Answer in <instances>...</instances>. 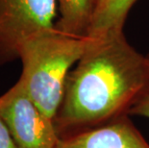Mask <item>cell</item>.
Listing matches in <instances>:
<instances>
[{"mask_svg":"<svg viewBox=\"0 0 149 148\" xmlns=\"http://www.w3.org/2000/svg\"><path fill=\"white\" fill-rule=\"evenodd\" d=\"M88 38L84 54L66 77L54 118L61 138L129 115L149 91V56L130 44L123 30Z\"/></svg>","mask_w":149,"mask_h":148,"instance_id":"obj_1","label":"cell"},{"mask_svg":"<svg viewBox=\"0 0 149 148\" xmlns=\"http://www.w3.org/2000/svg\"><path fill=\"white\" fill-rule=\"evenodd\" d=\"M57 18V0H0V65L18 59L20 46L53 30Z\"/></svg>","mask_w":149,"mask_h":148,"instance_id":"obj_3","label":"cell"},{"mask_svg":"<svg viewBox=\"0 0 149 148\" xmlns=\"http://www.w3.org/2000/svg\"><path fill=\"white\" fill-rule=\"evenodd\" d=\"M129 115H137L149 119V91L132 107L129 111Z\"/></svg>","mask_w":149,"mask_h":148,"instance_id":"obj_8","label":"cell"},{"mask_svg":"<svg viewBox=\"0 0 149 148\" xmlns=\"http://www.w3.org/2000/svg\"><path fill=\"white\" fill-rule=\"evenodd\" d=\"M104 2H105V0H102V3H101V7H102V6H103ZM101 7H100V9H101ZM99 11H100V10H99Z\"/></svg>","mask_w":149,"mask_h":148,"instance_id":"obj_10","label":"cell"},{"mask_svg":"<svg viewBox=\"0 0 149 148\" xmlns=\"http://www.w3.org/2000/svg\"><path fill=\"white\" fill-rule=\"evenodd\" d=\"M88 37L53 30L30 38L20 46L22 73L18 81L39 109L54 119L62 104L66 77L84 54Z\"/></svg>","mask_w":149,"mask_h":148,"instance_id":"obj_2","label":"cell"},{"mask_svg":"<svg viewBox=\"0 0 149 148\" xmlns=\"http://www.w3.org/2000/svg\"><path fill=\"white\" fill-rule=\"evenodd\" d=\"M57 148H149V143L129 115L110 123L61 138Z\"/></svg>","mask_w":149,"mask_h":148,"instance_id":"obj_5","label":"cell"},{"mask_svg":"<svg viewBox=\"0 0 149 148\" xmlns=\"http://www.w3.org/2000/svg\"><path fill=\"white\" fill-rule=\"evenodd\" d=\"M137 0H105L87 37L123 30L125 19Z\"/></svg>","mask_w":149,"mask_h":148,"instance_id":"obj_7","label":"cell"},{"mask_svg":"<svg viewBox=\"0 0 149 148\" xmlns=\"http://www.w3.org/2000/svg\"><path fill=\"white\" fill-rule=\"evenodd\" d=\"M102 0H57L55 28L74 37H87L99 13Z\"/></svg>","mask_w":149,"mask_h":148,"instance_id":"obj_6","label":"cell"},{"mask_svg":"<svg viewBox=\"0 0 149 148\" xmlns=\"http://www.w3.org/2000/svg\"><path fill=\"white\" fill-rule=\"evenodd\" d=\"M0 148H17L10 131L1 117H0Z\"/></svg>","mask_w":149,"mask_h":148,"instance_id":"obj_9","label":"cell"},{"mask_svg":"<svg viewBox=\"0 0 149 148\" xmlns=\"http://www.w3.org/2000/svg\"><path fill=\"white\" fill-rule=\"evenodd\" d=\"M0 117L17 148H57L61 140L54 119L40 111L17 81L0 96Z\"/></svg>","mask_w":149,"mask_h":148,"instance_id":"obj_4","label":"cell"}]
</instances>
